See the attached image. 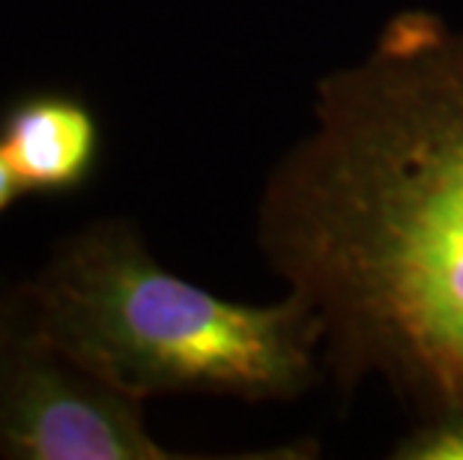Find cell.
I'll use <instances>...</instances> for the list:
<instances>
[{"label":"cell","instance_id":"5","mask_svg":"<svg viewBox=\"0 0 463 460\" xmlns=\"http://www.w3.org/2000/svg\"><path fill=\"white\" fill-rule=\"evenodd\" d=\"M395 460H463V416L421 418L392 452Z\"/></svg>","mask_w":463,"mask_h":460},{"label":"cell","instance_id":"6","mask_svg":"<svg viewBox=\"0 0 463 460\" xmlns=\"http://www.w3.org/2000/svg\"><path fill=\"white\" fill-rule=\"evenodd\" d=\"M18 198H24V189L18 185L15 174L9 171V164H6V159H4V153H0V212L13 210V203H15Z\"/></svg>","mask_w":463,"mask_h":460},{"label":"cell","instance_id":"1","mask_svg":"<svg viewBox=\"0 0 463 460\" xmlns=\"http://www.w3.org/2000/svg\"><path fill=\"white\" fill-rule=\"evenodd\" d=\"M266 263L323 320L341 386L463 416V31L401 9L314 90L258 207Z\"/></svg>","mask_w":463,"mask_h":460},{"label":"cell","instance_id":"4","mask_svg":"<svg viewBox=\"0 0 463 460\" xmlns=\"http://www.w3.org/2000/svg\"><path fill=\"white\" fill-rule=\"evenodd\" d=\"M0 153L24 194H72L102 159V126L69 90H33L0 111Z\"/></svg>","mask_w":463,"mask_h":460},{"label":"cell","instance_id":"2","mask_svg":"<svg viewBox=\"0 0 463 460\" xmlns=\"http://www.w3.org/2000/svg\"><path fill=\"white\" fill-rule=\"evenodd\" d=\"M43 332L137 400L215 395L293 400L320 377L323 320L299 293L269 305L215 296L167 272L129 219L57 242L22 281Z\"/></svg>","mask_w":463,"mask_h":460},{"label":"cell","instance_id":"3","mask_svg":"<svg viewBox=\"0 0 463 460\" xmlns=\"http://www.w3.org/2000/svg\"><path fill=\"white\" fill-rule=\"evenodd\" d=\"M0 457L176 460L144 425V400L57 347L24 287L0 290Z\"/></svg>","mask_w":463,"mask_h":460}]
</instances>
